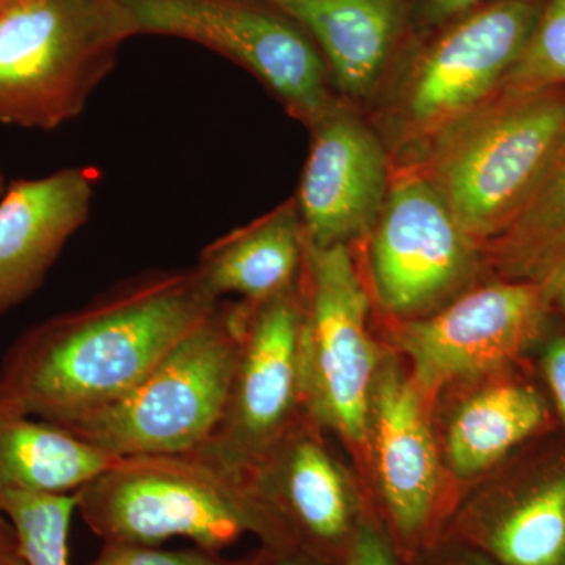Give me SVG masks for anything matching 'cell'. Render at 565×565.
<instances>
[{
  "label": "cell",
  "instance_id": "obj_30",
  "mask_svg": "<svg viewBox=\"0 0 565 565\" xmlns=\"http://www.w3.org/2000/svg\"><path fill=\"white\" fill-rule=\"evenodd\" d=\"M548 281L550 289H552L553 303L559 305L565 311V262L559 267L545 278Z\"/></svg>",
  "mask_w": 565,
  "mask_h": 565
},
{
  "label": "cell",
  "instance_id": "obj_21",
  "mask_svg": "<svg viewBox=\"0 0 565 565\" xmlns=\"http://www.w3.org/2000/svg\"><path fill=\"white\" fill-rule=\"evenodd\" d=\"M482 252L516 280H545L565 262V140L514 221Z\"/></svg>",
  "mask_w": 565,
  "mask_h": 565
},
{
  "label": "cell",
  "instance_id": "obj_34",
  "mask_svg": "<svg viewBox=\"0 0 565 565\" xmlns=\"http://www.w3.org/2000/svg\"><path fill=\"white\" fill-rule=\"evenodd\" d=\"M561 565H565V548H564V553H563V559H561Z\"/></svg>",
  "mask_w": 565,
  "mask_h": 565
},
{
  "label": "cell",
  "instance_id": "obj_14",
  "mask_svg": "<svg viewBox=\"0 0 565 565\" xmlns=\"http://www.w3.org/2000/svg\"><path fill=\"white\" fill-rule=\"evenodd\" d=\"M248 481L296 552L323 565L344 563L364 519L340 468L313 435L294 426Z\"/></svg>",
  "mask_w": 565,
  "mask_h": 565
},
{
  "label": "cell",
  "instance_id": "obj_28",
  "mask_svg": "<svg viewBox=\"0 0 565 565\" xmlns=\"http://www.w3.org/2000/svg\"><path fill=\"white\" fill-rule=\"evenodd\" d=\"M542 370H544L546 385L552 392L557 412L565 423V334L553 338L546 344L544 356H542Z\"/></svg>",
  "mask_w": 565,
  "mask_h": 565
},
{
  "label": "cell",
  "instance_id": "obj_19",
  "mask_svg": "<svg viewBox=\"0 0 565 565\" xmlns=\"http://www.w3.org/2000/svg\"><path fill=\"white\" fill-rule=\"evenodd\" d=\"M118 456L0 405V514L11 493L77 492Z\"/></svg>",
  "mask_w": 565,
  "mask_h": 565
},
{
  "label": "cell",
  "instance_id": "obj_10",
  "mask_svg": "<svg viewBox=\"0 0 565 565\" xmlns=\"http://www.w3.org/2000/svg\"><path fill=\"white\" fill-rule=\"evenodd\" d=\"M370 237L375 296L394 315L418 313L446 299L468 280L482 252L414 169H393Z\"/></svg>",
  "mask_w": 565,
  "mask_h": 565
},
{
  "label": "cell",
  "instance_id": "obj_26",
  "mask_svg": "<svg viewBox=\"0 0 565 565\" xmlns=\"http://www.w3.org/2000/svg\"><path fill=\"white\" fill-rule=\"evenodd\" d=\"M341 565H404L388 535L371 520L359 527L349 555Z\"/></svg>",
  "mask_w": 565,
  "mask_h": 565
},
{
  "label": "cell",
  "instance_id": "obj_7",
  "mask_svg": "<svg viewBox=\"0 0 565 565\" xmlns=\"http://www.w3.org/2000/svg\"><path fill=\"white\" fill-rule=\"evenodd\" d=\"M117 2L137 36H172L217 52L262 82L308 129L343 102L313 41L269 0Z\"/></svg>",
  "mask_w": 565,
  "mask_h": 565
},
{
  "label": "cell",
  "instance_id": "obj_3",
  "mask_svg": "<svg viewBox=\"0 0 565 565\" xmlns=\"http://www.w3.org/2000/svg\"><path fill=\"white\" fill-rule=\"evenodd\" d=\"M544 0H494L408 41L371 104L393 169L418 161L484 106L525 47Z\"/></svg>",
  "mask_w": 565,
  "mask_h": 565
},
{
  "label": "cell",
  "instance_id": "obj_6",
  "mask_svg": "<svg viewBox=\"0 0 565 565\" xmlns=\"http://www.w3.org/2000/svg\"><path fill=\"white\" fill-rule=\"evenodd\" d=\"M247 318V302L221 300L131 392L61 429L118 457L202 448L228 399Z\"/></svg>",
  "mask_w": 565,
  "mask_h": 565
},
{
  "label": "cell",
  "instance_id": "obj_33",
  "mask_svg": "<svg viewBox=\"0 0 565 565\" xmlns=\"http://www.w3.org/2000/svg\"><path fill=\"white\" fill-rule=\"evenodd\" d=\"M10 0H0V7H3L6 6V3H9Z\"/></svg>",
  "mask_w": 565,
  "mask_h": 565
},
{
  "label": "cell",
  "instance_id": "obj_12",
  "mask_svg": "<svg viewBox=\"0 0 565 565\" xmlns=\"http://www.w3.org/2000/svg\"><path fill=\"white\" fill-rule=\"evenodd\" d=\"M308 131L310 152L294 196L305 239L330 247L370 236L393 178L381 134L345 102Z\"/></svg>",
  "mask_w": 565,
  "mask_h": 565
},
{
  "label": "cell",
  "instance_id": "obj_20",
  "mask_svg": "<svg viewBox=\"0 0 565 565\" xmlns=\"http://www.w3.org/2000/svg\"><path fill=\"white\" fill-rule=\"evenodd\" d=\"M546 419L548 408L533 386H490L457 414L446 444L449 465L460 476L479 473L537 434Z\"/></svg>",
  "mask_w": 565,
  "mask_h": 565
},
{
  "label": "cell",
  "instance_id": "obj_1",
  "mask_svg": "<svg viewBox=\"0 0 565 565\" xmlns=\"http://www.w3.org/2000/svg\"><path fill=\"white\" fill-rule=\"evenodd\" d=\"M221 300L192 269H154L51 316L0 362V405L65 427L131 392Z\"/></svg>",
  "mask_w": 565,
  "mask_h": 565
},
{
  "label": "cell",
  "instance_id": "obj_23",
  "mask_svg": "<svg viewBox=\"0 0 565 565\" xmlns=\"http://www.w3.org/2000/svg\"><path fill=\"white\" fill-rule=\"evenodd\" d=\"M557 87H565V0H544L525 47L493 96Z\"/></svg>",
  "mask_w": 565,
  "mask_h": 565
},
{
  "label": "cell",
  "instance_id": "obj_13",
  "mask_svg": "<svg viewBox=\"0 0 565 565\" xmlns=\"http://www.w3.org/2000/svg\"><path fill=\"white\" fill-rule=\"evenodd\" d=\"M370 427L375 434L386 535L405 565L433 534L438 462L419 394L396 363L384 364L377 373Z\"/></svg>",
  "mask_w": 565,
  "mask_h": 565
},
{
  "label": "cell",
  "instance_id": "obj_4",
  "mask_svg": "<svg viewBox=\"0 0 565 565\" xmlns=\"http://www.w3.org/2000/svg\"><path fill=\"white\" fill-rule=\"evenodd\" d=\"M565 140V87L498 95L408 167L482 247L504 232Z\"/></svg>",
  "mask_w": 565,
  "mask_h": 565
},
{
  "label": "cell",
  "instance_id": "obj_27",
  "mask_svg": "<svg viewBox=\"0 0 565 565\" xmlns=\"http://www.w3.org/2000/svg\"><path fill=\"white\" fill-rule=\"evenodd\" d=\"M405 565H503L493 557L479 552L473 546L460 544L449 539L448 545L424 546L423 553H416Z\"/></svg>",
  "mask_w": 565,
  "mask_h": 565
},
{
  "label": "cell",
  "instance_id": "obj_18",
  "mask_svg": "<svg viewBox=\"0 0 565 565\" xmlns=\"http://www.w3.org/2000/svg\"><path fill=\"white\" fill-rule=\"evenodd\" d=\"M451 541L503 565H561L565 548V468L457 523Z\"/></svg>",
  "mask_w": 565,
  "mask_h": 565
},
{
  "label": "cell",
  "instance_id": "obj_17",
  "mask_svg": "<svg viewBox=\"0 0 565 565\" xmlns=\"http://www.w3.org/2000/svg\"><path fill=\"white\" fill-rule=\"evenodd\" d=\"M303 258V226L292 196L206 245L193 270L215 299L237 294L243 302L256 305L296 288Z\"/></svg>",
  "mask_w": 565,
  "mask_h": 565
},
{
  "label": "cell",
  "instance_id": "obj_16",
  "mask_svg": "<svg viewBox=\"0 0 565 565\" xmlns=\"http://www.w3.org/2000/svg\"><path fill=\"white\" fill-rule=\"evenodd\" d=\"M313 41L338 95L371 107L403 51L414 0H269Z\"/></svg>",
  "mask_w": 565,
  "mask_h": 565
},
{
  "label": "cell",
  "instance_id": "obj_8",
  "mask_svg": "<svg viewBox=\"0 0 565 565\" xmlns=\"http://www.w3.org/2000/svg\"><path fill=\"white\" fill-rule=\"evenodd\" d=\"M302 385L308 414L348 440L370 430L377 359L367 329L370 297L351 245L318 247L305 239Z\"/></svg>",
  "mask_w": 565,
  "mask_h": 565
},
{
  "label": "cell",
  "instance_id": "obj_9",
  "mask_svg": "<svg viewBox=\"0 0 565 565\" xmlns=\"http://www.w3.org/2000/svg\"><path fill=\"white\" fill-rule=\"evenodd\" d=\"M302 286L248 303L228 399L210 440L195 449L247 478L307 411L302 385ZM308 412V411H307Z\"/></svg>",
  "mask_w": 565,
  "mask_h": 565
},
{
  "label": "cell",
  "instance_id": "obj_25",
  "mask_svg": "<svg viewBox=\"0 0 565 565\" xmlns=\"http://www.w3.org/2000/svg\"><path fill=\"white\" fill-rule=\"evenodd\" d=\"M492 2L494 0H414L405 44L433 32L434 29L440 28L446 22L462 17L468 11Z\"/></svg>",
  "mask_w": 565,
  "mask_h": 565
},
{
  "label": "cell",
  "instance_id": "obj_5",
  "mask_svg": "<svg viewBox=\"0 0 565 565\" xmlns=\"http://www.w3.org/2000/svg\"><path fill=\"white\" fill-rule=\"evenodd\" d=\"M117 0L0 7V125L52 131L79 117L134 39Z\"/></svg>",
  "mask_w": 565,
  "mask_h": 565
},
{
  "label": "cell",
  "instance_id": "obj_31",
  "mask_svg": "<svg viewBox=\"0 0 565 565\" xmlns=\"http://www.w3.org/2000/svg\"><path fill=\"white\" fill-rule=\"evenodd\" d=\"M277 565H323L318 561L311 559L310 556L303 555L300 552L288 553V555H281L278 559Z\"/></svg>",
  "mask_w": 565,
  "mask_h": 565
},
{
  "label": "cell",
  "instance_id": "obj_22",
  "mask_svg": "<svg viewBox=\"0 0 565 565\" xmlns=\"http://www.w3.org/2000/svg\"><path fill=\"white\" fill-rule=\"evenodd\" d=\"M76 512V493L18 492L2 503L29 565H68L70 525Z\"/></svg>",
  "mask_w": 565,
  "mask_h": 565
},
{
  "label": "cell",
  "instance_id": "obj_32",
  "mask_svg": "<svg viewBox=\"0 0 565 565\" xmlns=\"http://www.w3.org/2000/svg\"><path fill=\"white\" fill-rule=\"evenodd\" d=\"M7 185H9V182H7L6 173H3V170L0 169V196L6 193Z\"/></svg>",
  "mask_w": 565,
  "mask_h": 565
},
{
  "label": "cell",
  "instance_id": "obj_24",
  "mask_svg": "<svg viewBox=\"0 0 565 565\" xmlns=\"http://www.w3.org/2000/svg\"><path fill=\"white\" fill-rule=\"evenodd\" d=\"M281 555L263 546L243 557H225L221 552L193 548L159 550L156 546L106 545L88 565H277Z\"/></svg>",
  "mask_w": 565,
  "mask_h": 565
},
{
  "label": "cell",
  "instance_id": "obj_29",
  "mask_svg": "<svg viewBox=\"0 0 565 565\" xmlns=\"http://www.w3.org/2000/svg\"><path fill=\"white\" fill-rule=\"evenodd\" d=\"M0 565H29L17 530L3 514H0Z\"/></svg>",
  "mask_w": 565,
  "mask_h": 565
},
{
  "label": "cell",
  "instance_id": "obj_11",
  "mask_svg": "<svg viewBox=\"0 0 565 565\" xmlns=\"http://www.w3.org/2000/svg\"><path fill=\"white\" fill-rule=\"evenodd\" d=\"M552 305L548 281L505 278L465 294L437 315L404 323L397 341L418 384L435 390L522 355L544 330Z\"/></svg>",
  "mask_w": 565,
  "mask_h": 565
},
{
  "label": "cell",
  "instance_id": "obj_2",
  "mask_svg": "<svg viewBox=\"0 0 565 565\" xmlns=\"http://www.w3.org/2000/svg\"><path fill=\"white\" fill-rule=\"evenodd\" d=\"M74 493L82 522L106 545L184 537L222 552L250 533L278 555L296 552L250 481L199 451L118 457Z\"/></svg>",
  "mask_w": 565,
  "mask_h": 565
},
{
  "label": "cell",
  "instance_id": "obj_15",
  "mask_svg": "<svg viewBox=\"0 0 565 565\" xmlns=\"http://www.w3.org/2000/svg\"><path fill=\"white\" fill-rule=\"evenodd\" d=\"M98 173L66 167L17 180L0 196V316L39 291L63 248L90 218Z\"/></svg>",
  "mask_w": 565,
  "mask_h": 565
}]
</instances>
